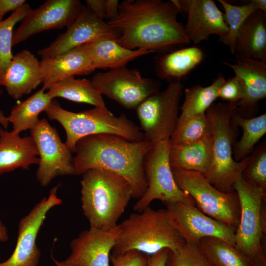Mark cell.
Listing matches in <instances>:
<instances>
[{"mask_svg":"<svg viewBox=\"0 0 266 266\" xmlns=\"http://www.w3.org/2000/svg\"><path fill=\"white\" fill-rule=\"evenodd\" d=\"M91 81L102 95L127 109H135L148 97L159 91L160 83L143 77L136 69L121 66L94 75Z\"/></svg>","mask_w":266,"mask_h":266,"instance_id":"11","label":"cell"},{"mask_svg":"<svg viewBox=\"0 0 266 266\" xmlns=\"http://www.w3.org/2000/svg\"><path fill=\"white\" fill-rule=\"evenodd\" d=\"M47 93L53 100L62 98L76 102L89 104L94 107L107 109L102 95L87 79L67 78L52 86Z\"/></svg>","mask_w":266,"mask_h":266,"instance_id":"29","label":"cell"},{"mask_svg":"<svg viewBox=\"0 0 266 266\" xmlns=\"http://www.w3.org/2000/svg\"><path fill=\"white\" fill-rule=\"evenodd\" d=\"M149 256L138 251L131 250L121 254H111L110 261L112 266H146Z\"/></svg>","mask_w":266,"mask_h":266,"instance_id":"37","label":"cell"},{"mask_svg":"<svg viewBox=\"0 0 266 266\" xmlns=\"http://www.w3.org/2000/svg\"><path fill=\"white\" fill-rule=\"evenodd\" d=\"M8 232L6 227L0 220V241L6 242L8 240Z\"/></svg>","mask_w":266,"mask_h":266,"instance_id":"43","label":"cell"},{"mask_svg":"<svg viewBox=\"0 0 266 266\" xmlns=\"http://www.w3.org/2000/svg\"><path fill=\"white\" fill-rule=\"evenodd\" d=\"M233 187L238 196L240 206L234 245L254 261L265 258L264 243L266 232V190L247 182L242 174L237 177Z\"/></svg>","mask_w":266,"mask_h":266,"instance_id":"7","label":"cell"},{"mask_svg":"<svg viewBox=\"0 0 266 266\" xmlns=\"http://www.w3.org/2000/svg\"><path fill=\"white\" fill-rule=\"evenodd\" d=\"M183 90L181 82H169L165 90L151 95L136 108L144 140L153 146L170 139L179 118Z\"/></svg>","mask_w":266,"mask_h":266,"instance_id":"9","label":"cell"},{"mask_svg":"<svg viewBox=\"0 0 266 266\" xmlns=\"http://www.w3.org/2000/svg\"><path fill=\"white\" fill-rule=\"evenodd\" d=\"M117 39H101L81 45L95 68L113 69L126 66L130 62L154 53L144 49H130L117 42Z\"/></svg>","mask_w":266,"mask_h":266,"instance_id":"24","label":"cell"},{"mask_svg":"<svg viewBox=\"0 0 266 266\" xmlns=\"http://www.w3.org/2000/svg\"><path fill=\"white\" fill-rule=\"evenodd\" d=\"M179 12L172 0H125L107 22L119 33L121 46L155 52L190 43L177 20Z\"/></svg>","mask_w":266,"mask_h":266,"instance_id":"1","label":"cell"},{"mask_svg":"<svg viewBox=\"0 0 266 266\" xmlns=\"http://www.w3.org/2000/svg\"><path fill=\"white\" fill-rule=\"evenodd\" d=\"M3 86V79L0 77V97L2 94V90H1L0 86Z\"/></svg>","mask_w":266,"mask_h":266,"instance_id":"47","label":"cell"},{"mask_svg":"<svg viewBox=\"0 0 266 266\" xmlns=\"http://www.w3.org/2000/svg\"><path fill=\"white\" fill-rule=\"evenodd\" d=\"M53 99L41 89L32 96L13 106L7 116L12 125L11 131L14 134L33 128L39 121L38 116L45 111Z\"/></svg>","mask_w":266,"mask_h":266,"instance_id":"27","label":"cell"},{"mask_svg":"<svg viewBox=\"0 0 266 266\" xmlns=\"http://www.w3.org/2000/svg\"><path fill=\"white\" fill-rule=\"evenodd\" d=\"M30 135L38 152L36 177L41 186H48L56 177L74 174L72 152L46 119H39Z\"/></svg>","mask_w":266,"mask_h":266,"instance_id":"12","label":"cell"},{"mask_svg":"<svg viewBox=\"0 0 266 266\" xmlns=\"http://www.w3.org/2000/svg\"><path fill=\"white\" fill-rule=\"evenodd\" d=\"M40 62L41 89L44 91L67 78L88 74L96 69L82 46L54 57L42 58Z\"/></svg>","mask_w":266,"mask_h":266,"instance_id":"21","label":"cell"},{"mask_svg":"<svg viewBox=\"0 0 266 266\" xmlns=\"http://www.w3.org/2000/svg\"><path fill=\"white\" fill-rule=\"evenodd\" d=\"M118 225L113 255L136 250L151 255L164 249L175 251L186 243L166 209L149 206L131 214Z\"/></svg>","mask_w":266,"mask_h":266,"instance_id":"4","label":"cell"},{"mask_svg":"<svg viewBox=\"0 0 266 266\" xmlns=\"http://www.w3.org/2000/svg\"><path fill=\"white\" fill-rule=\"evenodd\" d=\"M212 160V134L189 144H170L169 161L172 170L195 171L206 177Z\"/></svg>","mask_w":266,"mask_h":266,"instance_id":"23","label":"cell"},{"mask_svg":"<svg viewBox=\"0 0 266 266\" xmlns=\"http://www.w3.org/2000/svg\"><path fill=\"white\" fill-rule=\"evenodd\" d=\"M32 9L27 2L0 22V77L3 78L12 59L14 27Z\"/></svg>","mask_w":266,"mask_h":266,"instance_id":"34","label":"cell"},{"mask_svg":"<svg viewBox=\"0 0 266 266\" xmlns=\"http://www.w3.org/2000/svg\"><path fill=\"white\" fill-rule=\"evenodd\" d=\"M238 103H213L205 114L212 128V160L205 177L215 188L224 193L234 191L233 184L249 164L251 155L241 161L233 158V147L238 134L237 127L231 123L233 112Z\"/></svg>","mask_w":266,"mask_h":266,"instance_id":"5","label":"cell"},{"mask_svg":"<svg viewBox=\"0 0 266 266\" xmlns=\"http://www.w3.org/2000/svg\"><path fill=\"white\" fill-rule=\"evenodd\" d=\"M231 116L233 125L242 130V135L233 147V158L239 162L249 156L256 143L266 133V113L257 117L246 118L240 114L236 109Z\"/></svg>","mask_w":266,"mask_h":266,"instance_id":"28","label":"cell"},{"mask_svg":"<svg viewBox=\"0 0 266 266\" xmlns=\"http://www.w3.org/2000/svg\"><path fill=\"white\" fill-rule=\"evenodd\" d=\"M198 245L212 266H255V261L222 239L204 237Z\"/></svg>","mask_w":266,"mask_h":266,"instance_id":"30","label":"cell"},{"mask_svg":"<svg viewBox=\"0 0 266 266\" xmlns=\"http://www.w3.org/2000/svg\"><path fill=\"white\" fill-rule=\"evenodd\" d=\"M9 124L7 116H6L3 112L0 110V125L5 129H7Z\"/></svg>","mask_w":266,"mask_h":266,"instance_id":"44","label":"cell"},{"mask_svg":"<svg viewBox=\"0 0 266 266\" xmlns=\"http://www.w3.org/2000/svg\"><path fill=\"white\" fill-rule=\"evenodd\" d=\"M259 6V10L266 14V0H255Z\"/></svg>","mask_w":266,"mask_h":266,"instance_id":"45","label":"cell"},{"mask_svg":"<svg viewBox=\"0 0 266 266\" xmlns=\"http://www.w3.org/2000/svg\"><path fill=\"white\" fill-rule=\"evenodd\" d=\"M169 250L164 249L149 255L146 266H166Z\"/></svg>","mask_w":266,"mask_h":266,"instance_id":"41","label":"cell"},{"mask_svg":"<svg viewBox=\"0 0 266 266\" xmlns=\"http://www.w3.org/2000/svg\"><path fill=\"white\" fill-rule=\"evenodd\" d=\"M249 183L266 190V145L263 142L252 152L250 161L242 173Z\"/></svg>","mask_w":266,"mask_h":266,"instance_id":"35","label":"cell"},{"mask_svg":"<svg viewBox=\"0 0 266 266\" xmlns=\"http://www.w3.org/2000/svg\"><path fill=\"white\" fill-rule=\"evenodd\" d=\"M202 50L196 46L182 48L161 56L156 63L159 78L169 82H180L203 60Z\"/></svg>","mask_w":266,"mask_h":266,"instance_id":"26","label":"cell"},{"mask_svg":"<svg viewBox=\"0 0 266 266\" xmlns=\"http://www.w3.org/2000/svg\"><path fill=\"white\" fill-rule=\"evenodd\" d=\"M119 37L118 32L107 22L83 5L79 14L66 31L48 46L38 50L37 54L41 58H52L95 40L118 39Z\"/></svg>","mask_w":266,"mask_h":266,"instance_id":"16","label":"cell"},{"mask_svg":"<svg viewBox=\"0 0 266 266\" xmlns=\"http://www.w3.org/2000/svg\"><path fill=\"white\" fill-rule=\"evenodd\" d=\"M233 63L224 62L240 81L243 92L236 109L248 118L258 109V102L266 97V63L235 55Z\"/></svg>","mask_w":266,"mask_h":266,"instance_id":"19","label":"cell"},{"mask_svg":"<svg viewBox=\"0 0 266 266\" xmlns=\"http://www.w3.org/2000/svg\"><path fill=\"white\" fill-rule=\"evenodd\" d=\"M86 7L100 19H105V0H86Z\"/></svg>","mask_w":266,"mask_h":266,"instance_id":"40","label":"cell"},{"mask_svg":"<svg viewBox=\"0 0 266 266\" xmlns=\"http://www.w3.org/2000/svg\"><path fill=\"white\" fill-rule=\"evenodd\" d=\"M39 162L37 147L31 135L22 137L0 126V175L19 168L29 169Z\"/></svg>","mask_w":266,"mask_h":266,"instance_id":"22","label":"cell"},{"mask_svg":"<svg viewBox=\"0 0 266 266\" xmlns=\"http://www.w3.org/2000/svg\"><path fill=\"white\" fill-rule=\"evenodd\" d=\"M223 8L228 27V33L221 41L229 47L231 53L235 52V40L238 32L245 20L254 12L259 10L255 0L242 5H234L224 0H217Z\"/></svg>","mask_w":266,"mask_h":266,"instance_id":"33","label":"cell"},{"mask_svg":"<svg viewBox=\"0 0 266 266\" xmlns=\"http://www.w3.org/2000/svg\"><path fill=\"white\" fill-rule=\"evenodd\" d=\"M51 121H57L66 135L65 143L74 153L75 145L81 138L91 135L111 134L133 141L144 140V135L134 122L124 114L117 116L108 109L97 107L75 112L63 108L53 100L45 111Z\"/></svg>","mask_w":266,"mask_h":266,"instance_id":"6","label":"cell"},{"mask_svg":"<svg viewBox=\"0 0 266 266\" xmlns=\"http://www.w3.org/2000/svg\"><path fill=\"white\" fill-rule=\"evenodd\" d=\"M119 4L120 2L118 0H105V19L109 21L116 16Z\"/></svg>","mask_w":266,"mask_h":266,"instance_id":"42","label":"cell"},{"mask_svg":"<svg viewBox=\"0 0 266 266\" xmlns=\"http://www.w3.org/2000/svg\"><path fill=\"white\" fill-rule=\"evenodd\" d=\"M225 79L221 73L209 86L196 85L184 90V100L180 107L179 117L185 118L205 114L206 110L218 98L220 88Z\"/></svg>","mask_w":266,"mask_h":266,"instance_id":"31","label":"cell"},{"mask_svg":"<svg viewBox=\"0 0 266 266\" xmlns=\"http://www.w3.org/2000/svg\"><path fill=\"white\" fill-rule=\"evenodd\" d=\"M26 3L25 0H0V22L5 14L16 10Z\"/></svg>","mask_w":266,"mask_h":266,"instance_id":"39","label":"cell"},{"mask_svg":"<svg viewBox=\"0 0 266 266\" xmlns=\"http://www.w3.org/2000/svg\"><path fill=\"white\" fill-rule=\"evenodd\" d=\"M211 134V123L205 113L185 118L179 117L169 141L171 145L186 144Z\"/></svg>","mask_w":266,"mask_h":266,"instance_id":"32","label":"cell"},{"mask_svg":"<svg viewBox=\"0 0 266 266\" xmlns=\"http://www.w3.org/2000/svg\"><path fill=\"white\" fill-rule=\"evenodd\" d=\"M255 266H266V258H260L255 260Z\"/></svg>","mask_w":266,"mask_h":266,"instance_id":"46","label":"cell"},{"mask_svg":"<svg viewBox=\"0 0 266 266\" xmlns=\"http://www.w3.org/2000/svg\"><path fill=\"white\" fill-rule=\"evenodd\" d=\"M2 79L8 94L19 100L42 83L40 61L29 50H23L13 55Z\"/></svg>","mask_w":266,"mask_h":266,"instance_id":"20","label":"cell"},{"mask_svg":"<svg viewBox=\"0 0 266 266\" xmlns=\"http://www.w3.org/2000/svg\"><path fill=\"white\" fill-rule=\"evenodd\" d=\"M180 12L187 14L183 26L189 39L197 44L211 35L225 37L228 33L224 13L212 0H172Z\"/></svg>","mask_w":266,"mask_h":266,"instance_id":"18","label":"cell"},{"mask_svg":"<svg viewBox=\"0 0 266 266\" xmlns=\"http://www.w3.org/2000/svg\"><path fill=\"white\" fill-rule=\"evenodd\" d=\"M165 205L186 243L198 245L202 238L215 237L234 245L235 228L208 216L194 204L178 202Z\"/></svg>","mask_w":266,"mask_h":266,"instance_id":"15","label":"cell"},{"mask_svg":"<svg viewBox=\"0 0 266 266\" xmlns=\"http://www.w3.org/2000/svg\"><path fill=\"white\" fill-rule=\"evenodd\" d=\"M166 266H212L198 245L185 243L175 251L169 250Z\"/></svg>","mask_w":266,"mask_h":266,"instance_id":"36","label":"cell"},{"mask_svg":"<svg viewBox=\"0 0 266 266\" xmlns=\"http://www.w3.org/2000/svg\"><path fill=\"white\" fill-rule=\"evenodd\" d=\"M234 55L266 63V14L258 10L239 30Z\"/></svg>","mask_w":266,"mask_h":266,"instance_id":"25","label":"cell"},{"mask_svg":"<svg viewBox=\"0 0 266 266\" xmlns=\"http://www.w3.org/2000/svg\"><path fill=\"white\" fill-rule=\"evenodd\" d=\"M153 147L145 140L133 141L114 134L84 137L75 145L74 175L92 169L111 171L124 178L131 188L132 198L139 199L147 187L144 161Z\"/></svg>","mask_w":266,"mask_h":266,"instance_id":"2","label":"cell"},{"mask_svg":"<svg viewBox=\"0 0 266 266\" xmlns=\"http://www.w3.org/2000/svg\"><path fill=\"white\" fill-rule=\"evenodd\" d=\"M170 146L169 139L159 142L146 156L144 172L147 187L133 206L135 212H141L155 200L165 204L179 202L196 205L193 199L175 182L169 161Z\"/></svg>","mask_w":266,"mask_h":266,"instance_id":"10","label":"cell"},{"mask_svg":"<svg viewBox=\"0 0 266 266\" xmlns=\"http://www.w3.org/2000/svg\"><path fill=\"white\" fill-rule=\"evenodd\" d=\"M83 5L79 0H47L31 9L14 30L12 46L39 33L68 27L79 14Z\"/></svg>","mask_w":266,"mask_h":266,"instance_id":"14","label":"cell"},{"mask_svg":"<svg viewBox=\"0 0 266 266\" xmlns=\"http://www.w3.org/2000/svg\"><path fill=\"white\" fill-rule=\"evenodd\" d=\"M60 186L58 184L51 188L48 197L43 198L19 221L15 249L7 260L0 263V266H37L41 252L36 237L49 210L62 203L57 196Z\"/></svg>","mask_w":266,"mask_h":266,"instance_id":"13","label":"cell"},{"mask_svg":"<svg viewBox=\"0 0 266 266\" xmlns=\"http://www.w3.org/2000/svg\"><path fill=\"white\" fill-rule=\"evenodd\" d=\"M172 171L178 187L193 199L200 210L236 230L239 223L240 206L235 191L229 193L221 192L202 173L197 171Z\"/></svg>","mask_w":266,"mask_h":266,"instance_id":"8","label":"cell"},{"mask_svg":"<svg viewBox=\"0 0 266 266\" xmlns=\"http://www.w3.org/2000/svg\"><path fill=\"white\" fill-rule=\"evenodd\" d=\"M82 175V208L90 228L108 230L116 227L133 198L130 184L119 175L101 169Z\"/></svg>","mask_w":266,"mask_h":266,"instance_id":"3","label":"cell"},{"mask_svg":"<svg viewBox=\"0 0 266 266\" xmlns=\"http://www.w3.org/2000/svg\"><path fill=\"white\" fill-rule=\"evenodd\" d=\"M243 92L238 78L234 76L225 80L221 86L218 98L227 102L238 103L242 99Z\"/></svg>","mask_w":266,"mask_h":266,"instance_id":"38","label":"cell"},{"mask_svg":"<svg viewBox=\"0 0 266 266\" xmlns=\"http://www.w3.org/2000/svg\"><path fill=\"white\" fill-rule=\"evenodd\" d=\"M119 233L118 225L108 230L90 228L71 241V253L66 260H53L57 266H110V252Z\"/></svg>","mask_w":266,"mask_h":266,"instance_id":"17","label":"cell"}]
</instances>
